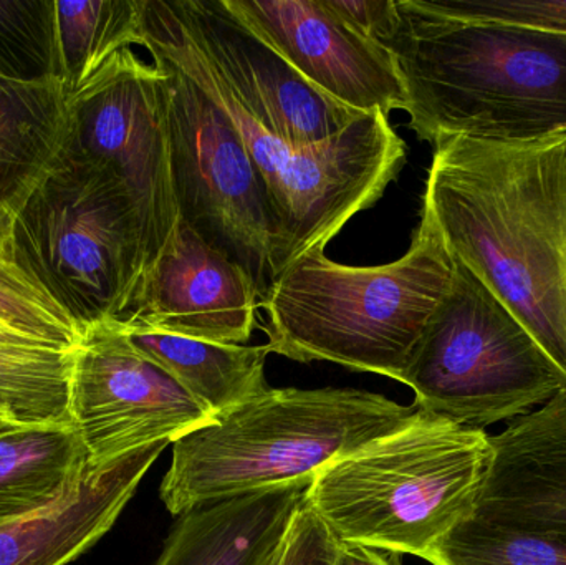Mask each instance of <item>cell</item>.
<instances>
[{"label": "cell", "instance_id": "cell-14", "mask_svg": "<svg viewBox=\"0 0 566 565\" xmlns=\"http://www.w3.org/2000/svg\"><path fill=\"white\" fill-rule=\"evenodd\" d=\"M171 6L196 45L245 105L289 142H323L365 115L306 82L281 53L239 22L222 0H171Z\"/></svg>", "mask_w": 566, "mask_h": 565}, {"label": "cell", "instance_id": "cell-26", "mask_svg": "<svg viewBox=\"0 0 566 565\" xmlns=\"http://www.w3.org/2000/svg\"><path fill=\"white\" fill-rule=\"evenodd\" d=\"M441 15L507 23L566 36V0H419Z\"/></svg>", "mask_w": 566, "mask_h": 565}, {"label": "cell", "instance_id": "cell-18", "mask_svg": "<svg viewBox=\"0 0 566 565\" xmlns=\"http://www.w3.org/2000/svg\"><path fill=\"white\" fill-rule=\"evenodd\" d=\"M70 95L62 80L0 75V206L17 212L65 148Z\"/></svg>", "mask_w": 566, "mask_h": 565}, {"label": "cell", "instance_id": "cell-20", "mask_svg": "<svg viewBox=\"0 0 566 565\" xmlns=\"http://www.w3.org/2000/svg\"><path fill=\"white\" fill-rule=\"evenodd\" d=\"M86 467L72 427L20 428L0 437V523L55 500Z\"/></svg>", "mask_w": 566, "mask_h": 565}, {"label": "cell", "instance_id": "cell-24", "mask_svg": "<svg viewBox=\"0 0 566 565\" xmlns=\"http://www.w3.org/2000/svg\"><path fill=\"white\" fill-rule=\"evenodd\" d=\"M0 75L59 79L55 0H0Z\"/></svg>", "mask_w": 566, "mask_h": 565}, {"label": "cell", "instance_id": "cell-16", "mask_svg": "<svg viewBox=\"0 0 566 565\" xmlns=\"http://www.w3.org/2000/svg\"><path fill=\"white\" fill-rule=\"evenodd\" d=\"M168 441L142 448L105 470L88 467L50 503L0 523V565H66L118 521Z\"/></svg>", "mask_w": 566, "mask_h": 565}, {"label": "cell", "instance_id": "cell-30", "mask_svg": "<svg viewBox=\"0 0 566 565\" xmlns=\"http://www.w3.org/2000/svg\"><path fill=\"white\" fill-rule=\"evenodd\" d=\"M0 344L39 345V347H49V345L40 344V342L33 341V338L25 337V335L17 334V332L3 327H0Z\"/></svg>", "mask_w": 566, "mask_h": 565}, {"label": "cell", "instance_id": "cell-10", "mask_svg": "<svg viewBox=\"0 0 566 565\" xmlns=\"http://www.w3.org/2000/svg\"><path fill=\"white\" fill-rule=\"evenodd\" d=\"M66 148L108 169L128 192L142 238V282L179 219L161 70L132 46L116 52L72 96Z\"/></svg>", "mask_w": 566, "mask_h": 565}, {"label": "cell", "instance_id": "cell-8", "mask_svg": "<svg viewBox=\"0 0 566 565\" xmlns=\"http://www.w3.org/2000/svg\"><path fill=\"white\" fill-rule=\"evenodd\" d=\"M399 381L419 410L478 430L525 417L566 390V375L534 335L458 262Z\"/></svg>", "mask_w": 566, "mask_h": 565}, {"label": "cell", "instance_id": "cell-9", "mask_svg": "<svg viewBox=\"0 0 566 565\" xmlns=\"http://www.w3.org/2000/svg\"><path fill=\"white\" fill-rule=\"evenodd\" d=\"M146 50L165 83L179 218L241 265L264 299L275 279V224L261 172L211 96L165 53Z\"/></svg>", "mask_w": 566, "mask_h": 565}, {"label": "cell", "instance_id": "cell-4", "mask_svg": "<svg viewBox=\"0 0 566 565\" xmlns=\"http://www.w3.org/2000/svg\"><path fill=\"white\" fill-rule=\"evenodd\" d=\"M455 262L431 216L408 252L369 268L306 252L281 272L259 308L271 354L300 364L332 362L401 380L429 318L451 289Z\"/></svg>", "mask_w": 566, "mask_h": 565}, {"label": "cell", "instance_id": "cell-19", "mask_svg": "<svg viewBox=\"0 0 566 565\" xmlns=\"http://www.w3.org/2000/svg\"><path fill=\"white\" fill-rule=\"evenodd\" d=\"M136 350L168 372L212 418L268 391L265 345H231L196 341L118 324Z\"/></svg>", "mask_w": 566, "mask_h": 565}, {"label": "cell", "instance_id": "cell-2", "mask_svg": "<svg viewBox=\"0 0 566 565\" xmlns=\"http://www.w3.org/2000/svg\"><path fill=\"white\" fill-rule=\"evenodd\" d=\"M385 43L408 95L409 128L431 145L454 136L534 139L566 129V36L451 19L398 0Z\"/></svg>", "mask_w": 566, "mask_h": 565}, {"label": "cell", "instance_id": "cell-5", "mask_svg": "<svg viewBox=\"0 0 566 565\" xmlns=\"http://www.w3.org/2000/svg\"><path fill=\"white\" fill-rule=\"evenodd\" d=\"M418 408L358 388H269L172 443L159 490L172 516L312 481L412 420Z\"/></svg>", "mask_w": 566, "mask_h": 565}, {"label": "cell", "instance_id": "cell-32", "mask_svg": "<svg viewBox=\"0 0 566 565\" xmlns=\"http://www.w3.org/2000/svg\"><path fill=\"white\" fill-rule=\"evenodd\" d=\"M0 327H2V325H0ZM3 328H6V327H3ZM9 331H10V328H9Z\"/></svg>", "mask_w": 566, "mask_h": 565}, {"label": "cell", "instance_id": "cell-11", "mask_svg": "<svg viewBox=\"0 0 566 565\" xmlns=\"http://www.w3.org/2000/svg\"><path fill=\"white\" fill-rule=\"evenodd\" d=\"M70 417L92 471L214 420L115 321L86 327L73 350Z\"/></svg>", "mask_w": 566, "mask_h": 565}, {"label": "cell", "instance_id": "cell-31", "mask_svg": "<svg viewBox=\"0 0 566 565\" xmlns=\"http://www.w3.org/2000/svg\"><path fill=\"white\" fill-rule=\"evenodd\" d=\"M15 430H20V427H17V425L10 423V421L7 420L6 417H2V415H0V437H2V435H7V433H10V431H15Z\"/></svg>", "mask_w": 566, "mask_h": 565}, {"label": "cell", "instance_id": "cell-27", "mask_svg": "<svg viewBox=\"0 0 566 565\" xmlns=\"http://www.w3.org/2000/svg\"><path fill=\"white\" fill-rule=\"evenodd\" d=\"M366 39L385 45L398 29V0H323Z\"/></svg>", "mask_w": 566, "mask_h": 565}, {"label": "cell", "instance_id": "cell-21", "mask_svg": "<svg viewBox=\"0 0 566 565\" xmlns=\"http://www.w3.org/2000/svg\"><path fill=\"white\" fill-rule=\"evenodd\" d=\"M145 0H55L59 80L70 95L119 50L142 45Z\"/></svg>", "mask_w": 566, "mask_h": 565}, {"label": "cell", "instance_id": "cell-6", "mask_svg": "<svg viewBox=\"0 0 566 565\" xmlns=\"http://www.w3.org/2000/svg\"><path fill=\"white\" fill-rule=\"evenodd\" d=\"M491 460L484 430L418 408L405 427L319 471L305 504L342 543L426 559L474 516Z\"/></svg>", "mask_w": 566, "mask_h": 565}, {"label": "cell", "instance_id": "cell-3", "mask_svg": "<svg viewBox=\"0 0 566 565\" xmlns=\"http://www.w3.org/2000/svg\"><path fill=\"white\" fill-rule=\"evenodd\" d=\"M142 46L185 70L241 136L274 216L275 279L306 252L325 251L356 215L381 199L405 166L406 143L382 112L365 113L312 145H295L269 128L196 45L169 0H145Z\"/></svg>", "mask_w": 566, "mask_h": 565}, {"label": "cell", "instance_id": "cell-7", "mask_svg": "<svg viewBox=\"0 0 566 565\" xmlns=\"http://www.w3.org/2000/svg\"><path fill=\"white\" fill-rule=\"evenodd\" d=\"M9 261L85 332L123 314L142 279L138 219L122 182L63 148L13 218Z\"/></svg>", "mask_w": 566, "mask_h": 565}, {"label": "cell", "instance_id": "cell-15", "mask_svg": "<svg viewBox=\"0 0 566 565\" xmlns=\"http://www.w3.org/2000/svg\"><path fill=\"white\" fill-rule=\"evenodd\" d=\"M475 520L566 544V390L491 437Z\"/></svg>", "mask_w": 566, "mask_h": 565}, {"label": "cell", "instance_id": "cell-17", "mask_svg": "<svg viewBox=\"0 0 566 565\" xmlns=\"http://www.w3.org/2000/svg\"><path fill=\"white\" fill-rule=\"evenodd\" d=\"M310 483L269 488L181 514L155 565H275Z\"/></svg>", "mask_w": 566, "mask_h": 565}, {"label": "cell", "instance_id": "cell-23", "mask_svg": "<svg viewBox=\"0 0 566 565\" xmlns=\"http://www.w3.org/2000/svg\"><path fill=\"white\" fill-rule=\"evenodd\" d=\"M424 561L432 565H566V544L471 517L449 531Z\"/></svg>", "mask_w": 566, "mask_h": 565}, {"label": "cell", "instance_id": "cell-13", "mask_svg": "<svg viewBox=\"0 0 566 565\" xmlns=\"http://www.w3.org/2000/svg\"><path fill=\"white\" fill-rule=\"evenodd\" d=\"M259 301L248 272L179 218L128 307L112 321L128 331L244 345L258 324Z\"/></svg>", "mask_w": 566, "mask_h": 565}, {"label": "cell", "instance_id": "cell-29", "mask_svg": "<svg viewBox=\"0 0 566 565\" xmlns=\"http://www.w3.org/2000/svg\"><path fill=\"white\" fill-rule=\"evenodd\" d=\"M13 218H15V212L0 206V261H9Z\"/></svg>", "mask_w": 566, "mask_h": 565}, {"label": "cell", "instance_id": "cell-22", "mask_svg": "<svg viewBox=\"0 0 566 565\" xmlns=\"http://www.w3.org/2000/svg\"><path fill=\"white\" fill-rule=\"evenodd\" d=\"M72 370L73 350L0 344V415L20 428L72 427Z\"/></svg>", "mask_w": 566, "mask_h": 565}, {"label": "cell", "instance_id": "cell-25", "mask_svg": "<svg viewBox=\"0 0 566 565\" xmlns=\"http://www.w3.org/2000/svg\"><path fill=\"white\" fill-rule=\"evenodd\" d=\"M0 325L60 350H75L83 335L78 324L10 261H0Z\"/></svg>", "mask_w": 566, "mask_h": 565}, {"label": "cell", "instance_id": "cell-28", "mask_svg": "<svg viewBox=\"0 0 566 565\" xmlns=\"http://www.w3.org/2000/svg\"><path fill=\"white\" fill-rule=\"evenodd\" d=\"M335 565H401L398 554L379 553L371 547L338 541Z\"/></svg>", "mask_w": 566, "mask_h": 565}, {"label": "cell", "instance_id": "cell-1", "mask_svg": "<svg viewBox=\"0 0 566 565\" xmlns=\"http://www.w3.org/2000/svg\"><path fill=\"white\" fill-rule=\"evenodd\" d=\"M432 146L422 211L566 375V129Z\"/></svg>", "mask_w": 566, "mask_h": 565}, {"label": "cell", "instance_id": "cell-12", "mask_svg": "<svg viewBox=\"0 0 566 565\" xmlns=\"http://www.w3.org/2000/svg\"><path fill=\"white\" fill-rule=\"evenodd\" d=\"M316 90L356 109L408 108L395 56L336 15L323 0H222Z\"/></svg>", "mask_w": 566, "mask_h": 565}]
</instances>
